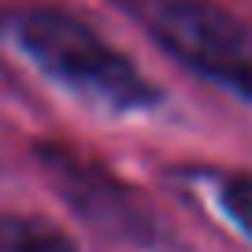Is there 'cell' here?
Listing matches in <instances>:
<instances>
[{
  "label": "cell",
  "instance_id": "6da1fadb",
  "mask_svg": "<svg viewBox=\"0 0 252 252\" xmlns=\"http://www.w3.org/2000/svg\"><path fill=\"white\" fill-rule=\"evenodd\" d=\"M15 41L48 78L111 111H137L159 100L141 71L123 52L100 41L82 19L60 11H26L15 19Z\"/></svg>",
  "mask_w": 252,
  "mask_h": 252
},
{
  "label": "cell",
  "instance_id": "7a4b0ae2",
  "mask_svg": "<svg viewBox=\"0 0 252 252\" xmlns=\"http://www.w3.org/2000/svg\"><path fill=\"white\" fill-rule=\"evenodd\" d=\"M156 41L215 86L252 100V26L215 0H167L152 19Z\"/></svg>",
  "mask_w": 252,
  "mask_h": 252
},
{
  "label": "cell",
  "instance_id": "3957f363",
  "mask_svg": "<svg viewBox=\"0 0 252 252\" xmlns=\"http://www.w3.org/2000/svg\"><path fill=\"white\" fill-rule=\"evenodd\" d=\"M37 156L48 178L56 182V189L63 193V200L86 222H93L96 230L111 237H123V241H149L152 237V215L145 212L141 197L134 189H126L111 171H104L100 163L71 149H60V145L37 149Z\"/></svg>",
  "mask_w": 252,
  "mask_h": 252
},
{
  "label": "cell",
  "instance_id": "277c9868",
  "mask_svg": "<svg viewBox=\"0 0 252 252\" xmlns=\"http://www.w3.org/2000/svg\"><path fill=\"white\" fill-rule=\"evenodd\" d=\"M0 252H78V245L45 219L0 215Z\"/></svg>",
  "mask_w": 252,
  "mask_h": 252
},
{
  "label": "cell",
  "instance_id": "5b68a950",
  "mask_svg": "<svg viewBox=\"0 0 252 252\" xmlns=\"http://www.w3.org/2000/svg\"><path fill=\"white\" fill-rule=\"evenodd\" d=\"M219 204L234 219V226L252 237V178H226L219 189Z\"/></svg>",
  "mask_w": 252,
  "mask_h": 252
}]
</instances>
